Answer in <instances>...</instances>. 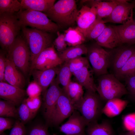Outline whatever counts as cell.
I'll list each match as a JSON object with an SVG mask.
<instances>
[{"mask_svg": "<svg viewBox=\"0 0 135 135\" xmlns=\"http://www.w3.org/2000/svg\"><path fill=\"white\" fill-rule=\"evenodd\" d=\"M78 11L75 0H59L44 13L59 26H66L74 24Z\"/></svg>", "mask_w": 135, "mask_h": 135, "instance_id": "6da1fadb", "label": "cell"}, {"mask_svg": "<svg viewBox=\"0 0 135 135\" xmlns=\"http://www.w3.org/2000/svg\"><path fill=\"white\" fill-rule=\"evenodd\" d=\"M16 14L22 27L30 26L51 33L57 32L59 28L58 25L44 12L21 10Z\"/></svg>", "mask_w": 135, "mask_h": 135, "instance_id": "7a4b0ae2", "label": "cell"}, {"mask_svg": "<svg viewBox=\"0 0 135 135\" xmlns=\"http://www.w3.org/2000/svg\"><path fill=\"white\" fill-rule=\"evenodd\" d=\"M22 36L27 43L31 53V64L43 50L53 45L51 33L34 28L22 27Z\"/></svg>", "mask_w": 135, "mask_h": 135, "instance_id": "3957f363", "label": "cell"}, {"mask_svg": "<svg viewBox=\"0 0 135 135\" xmlns=\"http://www.w3.org/2000/svg\"><path fill=\"white\" fill-rule=\"evenodd\" d=\"M22 28L16 13L0 15V44L2 50L8 51L19 35Z\"/></svg>", "mask_w": 135, "mask_h": 135, "instance_id": "277c9868", "label": "cell"}, {"mask_svg": "<svg viewBox=\"0 0 135 135\" xmlns=\"http://www.w3.org/2000/svg\"><path fill=\"white\" fill-rule=\"evenodd\" d=\"M96 90L102 100L120 98L128 94L125 86L112 74L100 75L98 78Z\"/></svg>", "mask_w": 135, "mask_h": 135, "instance_id": "5b68a950", "label": "cell"}, {"mask_svg": "<svg viewBox=\"0 0 135 135\" xmlns=\"http://www.w3.org/2000/svg\"><path fill=\"white\" fill-rule=\"evenodd\" d=\"M7 58L25 75L30 70L31 53L28 45L22 36L18 35L7 52Z\"/></svg>", "mask_w": 135, "mask_h": 135, "instance_id": "8992f818", "label": "cell"}, {"mask_svg": "<svg viewBox=\"0 0 135 135\" xmlns=\"http://www.w3.org/2000/svg\"><path fill=\"white\" fill-rule=\"evenodd\" d=\"M101 99L96 92L86 91L81 100L74 106L85 120L87 126L97 122L102 113Z\"/></svg>", "mask_w": 135, "mask_h": 135, "instance_id": "52a82bcc", "label": "cell"}, {"mask_svg": "<svg viewBox=\"0 0 135 135\" xmlns=\"http://www.w3.org/2000/svg\"><path fill=\"white\" fill-rule=\"evenodd\" d=\"M88 49L87 58L95 75L99 76L108 74L109 52L106 51L96 43L88 47Z\"/></svg>", "mask_w": 135, "mask_h": 135, "instance_id": "ba28073f", "label": "cell"}, {"mask_svg": "<svg viewBox=\"0 0 135 135\" xmlns=\"http://www.w3.org/2000/svg\"><path fill=\"white\" fill-rule=\"evenodd\" d=\"M56 78L43 94V101L42 104L44 116L46 124L51 125L52 114L57 101L62 90Z\"/></svg>", "mask_w": 135, "mask_h": 135, "instance_id": "9c48e42d", "label": "cell"}, {"mask_svg": "<svg viewBox=\"0 0 135 135\" xmlns=\"http://www.w3.org/2000/svg\"><path fill=\"white\" fill-rule=\"evenodd\" d=\"M64 62L56 52L54 45L46 48L37 56L31 64L30 71L44 70L58 67Z\"/></svg>", "mask_w": 135, "mask_h": 135, "instance_id": "30bf717a", "label": "cell"}, {"mask_svg": "<svg viewBox=\"0 0 135 135\" xmlns=\"http://www.w3.org/2000/svg\"><path fill=\"white\" fill-rule=\"evenodd\" d=\"M75 110L74 105L62 88L52 114L51 125H59L69 117Z\"/></svg>", "mask_w": 135, "mask_h": 135, "instance_id": "8fae6325", "label": "cell"}, {"mask_svg": "<svg viewBox=\"0 0 135 135\" xmlns=\"http://www.w3.org/2000/svg\"><path fill=\"white\" fill-rule=\"evenodd\" d=\"M135 52V47L132 45L127 44H123L109 52V67L111 68L114 75L122 68Z\"/></svg>", "mask_w": 135, "mask_h": 135, "instance_id": "7c38bea8", "label": "cell"}, {"mask_svg": "<svg viewBox=\"0 0 135 135\" xmlns=\"http://www.w3.org/2000/svg\"><path fill=\"white\" fill-rule=\"evenodd\" d=\"M86 124L80 112L75 110L68 120L59 128L60 131L66 135H86Z\"/></svg>", "mask_w": 135, "mask_h": 135, "instance_id": "4fadbf2b", "label": "cell"}, {"mask_svg": "<svg viewBox=\"0 0 135 135\" xmlns=\"http://www.w3.org/2000/svg\"><path fill=\"white\" fill-rule=\"evenodd\" d=\"M134 8L132 2H129L128 0H119L110 14L103 19V21L105 23L110 22L124 24L129 19L131 10Z\"/></svg>", "mask_w": 135, "mask_h": 135, "instance_id": "5bb4252c", "label": "cell"}, {"mask_svg": "<svg viewBox=\"0 0 135 135\" xmlns=\"http://www.w3.org/2000/svg\"><path fill=\"white\" fill-rule=\"evenodd\" d=\"M133 9L131 10L129 18L126 23L118 25H110L123 44H135V22L133 18Z\"/></svg>", "mask_w": 135, "mask_h": 135, "instance_id": "9a60e30c", "label": "cell"}, {"mask_svg": "<svg viewBox=\"0 0 135 135\" xmlns=\"http://www.w3.org/2000/svg\"><path fill=\"white\" fill-rule=\"evenodd\" d=\"M26 92L23 89L4 82H0V97L16 106L20 104L25 99Z\"/></svg>", "mask_w": 135, "mask_h": 135, "instance_id": "2e32d148", "label": "cell"}, {"mask_svg": "<svg viewBox=\"0 0 135 135\" xmlns=\"http://www.w3.org/2000/svg\"><path fill=\"white\" fill-rule=\"evenodd\" d=\"M96 18V10L93 6L90 7L86 5H83L78 10L76 19L77 27L85 37L87 30Z\"/></svg>", "mask_w": 135, "mask_h": 135, "instance_id": "e0dca14e", "label": "cell"}, {"mask_svg": "<svg viewBox=\"0 0 135 135\" xmlns=\"http://www.w3.org/2000/svg\"><path fill=\"white\" fill-rule=\"evenodd\" d=\"M95 40L102 47L111 49L122 44L114 29L110 26H106L102 33Z\"/></svg>", "mask_w": 135, "mask_h": 135, "instance_id": "ac0fdd59", "label": "cell"}, {"mask_svg": "<svg viewBox=\"0 0 135 135\" xmlns=\"http://www.w3.org/2000/svg\"><path fill=\"white\" fill-rule=\"evenodd\" d=\"M4 78L6 82L12 85L23 89L25 86V80L24 76L18 71L14 65L7 58Z\"/></svg>", "mask_w": 135, "mask_h": 135, "instance_id": "d6986e66", "label": "cell"}, {"mask_svg": "<svg viewBox=\"0 0 135 135\" xmlns=\"http://www.w3.org/2000/svg\"><path fill=\"white\" fill-rule=\"evenodd\" d=\"M59 68L58 67L44 70H34L33 74L35 81L41 87L44 94L55 79Z\"/></svg>", "mask_w": 135, "mask_h": 135, "instance_id": "ffe728a7", "label": "cell"}, {"mask_svg": "<svg viewBox=\"0 0 135 135\" xmlns=\"http://www.w3.org/2000/svg\"><path fill=\"white\" fill-rule=\"evenodd\" d=\"M90 67V65L85 66L72 74L75 76L77 82L84 87L86 91L96 92V86Z\"/></svg>", "mask_w": 135, "mask_h": 135, "instance_id": "44dd1931", "label": "cell"}, {"mask_svg": "<svg viewBox=\"0 0 135 135\" xmlns=\"http://www.w3.org/2000/svg\"><path fill=\"white\" fill-rule=\"evenodd\" d=\"M119 0L102 1L100 0H87L91 7H94L96 10V18L103 20L107 18L118 4Z\"/></svg>", "mask_w": 135, "mask_h": 135, "instance_id": "7402d4cb", "label": "cell"}, {"mask_svg": "<svg viewBox=\"0 0 135 135\" xmlns=\"http://www.w3.org/2000/svg\"><path fill=\"white\" fill-rule=\"evenodd\" d=\"M128 103L127 100L120 98L109 100L103 107L102 113L108 117H114L119 115L125 108Z\"/></svg>", "mask_w": 135, "mask_h": 135, "instance_id": "603a6c76", "label": "cell"}, {"mask_svg": "<svg viewBox=\"0 0 135 135\" xmlns=\"http://www.w3.org/2000/svg\"><path fill=\"white\" fill-rule=\"evenodd\" d=\"M55 0H21L22 10L37 11L44 13L54 5Z\"/></svg>", "mask_w": 135, "mask_h": 135, "instance_id": "cb8c5ba5", "label": "cell"}, {"mask_svg": "<svg viewBox=\"0 0 135 135\" xmlns=\"http://www.w3.org/2000/svg\"><path fill=\"white\" fill-rule=\"evenodd\" d=\"M88 47L82 44L74 46H69L64 50L58 52V54L63 62H67L87 54Z\"/></svg>", "mask_w": 135, "mask_h": 135, "instance_id": "d4e9b609", "label": "cell"}, {"mask_svg": "<svg viewBox=\"0 0 135 135\" xmlns=\"http://www.w3.org/2000/svg\"><path fill=\"white\" fill-rule=\"evenodd\" d=\"M86 135H113L114 132L109 122L104 120L100 123L98 121L87 126Z\"/></svg>", "mask_w": 135, "mask_h": 135, "instance_id": "484cf974", "label": "cell"}, {"mask_svg": "<svg viewBox=\"0 0 135 135\" xmlns=\"http://www.w3.org/2000/svg\"><path fill=\"white\" fill-rule=\"evenodd\" d=\"M64 34L65 40L69 46L83 44L85 41L84 34L77 27H69L64 31Z\"/></svg>", "mask_w": 135, "mask_h": 135, "instance_id": "4316f807", "label": "cell"}, {"mask_svg": "<svg viewBox=\"0 0 135 135\" xmlns=\"http://www.w3.org/2000/svg\"><path fill=\"white\" fill-rule=\"evenodd\" d=\"M83 86L77 82L71 81L68 86L66 92L74 105L78 104L84 96Z\"/></svg>", "mask_w": 135, "mask_h": 135, "instance_id": "83f0119b", "label": "cell"}, {"mask_svg": "<svg viewBox=\"0 0 135 135\" xmlns=\"http://www.w3.org/2000/svg\"><path fill=\"white\" fill-rule=\"evenodd\" d=\"M72 74L67 62H64L59 68L57 76L55 78L58 83L62 86V88L65 91L71 81Z\"/></svg>", "mask_w": 135, "mask_h": 135, "instance_id": "f1b7e54d", "label": "cell"}, {"mask_svg": "<svg viewBox=\"0 0 135 135\" xmlns=\"http://www.w3.org/2000/svg\"><path fill=\"white\" fill-rule=\"evenodd\" d=\"M106 26L103 20L96 18L87 30L86 39L95 40L102 33Z\"/></svg>", "mask_w": 135, "mask_h": 135, "instance_id": "f546056e", "label": "cell"}, {"mask_svg": "<svg viewBox=\"0 0 135 135\" xmlns=\"http://www.w3.org/2000/svg\"><path fill=\"white\" fill-rule=\"evenodd\" d=\"M22 10L20 2L17 0H0V15L4 13H16Z\"/></svg>", "mask_w": 135, "mask_h": 135, "instance_id": "4dcf8cb0", "label": "cell"}, {"mask_svg": "<svg viewBox=\"0 0 135 135\" xmlns=\"http://www.w3.org/2000/svg\"><path fill=\"white\" fill-rule=\"evenodd\" d=\"M135 71V52L114 75L118 79L125 78Z\"/></svg>", "mask_w": 135, "mask_h": 135, "instance_id": "1f68e13d", "label": "cell"}, {"mask_svg": "<svg viewBox=\"0 0 135 135\" xmlns=\"http://www.w3.org/2000/svg\"><path fill=\"white\" fill-rule=\"evenodd\" d=\"M12 103L5 100L0 101V116L5 117H18L17 110Z\"/></svg>", "mask_w": 135, "mask_h": 135, "instance_id": "d6a6232c", "label": "cell"}, {"mask_svg": "<svg viewBox=\"0 0 135 135\" xmlns=\"http://www.w3.org/2000/svg\"><path fill=\"white\" fill-rule=\"evenodd\" d=\"M17 110L18 117L19 120L24 124L34 118L26 104L25 98Z\"/></svg>", "mask_w": 135, "mask_h": 135, "instance_id": "836d02e7", "label": "cell"}, {"mask_svg": "<svg viewBox=\"0 0 135 135\" xmlns=\"http://www.w3.org/2000/svg\"><path fill=\"white\" fill-rule=\"evenodd\" d=\"M67 62L72 74L85 66L90 65L88 58L82 56Z\"/></svg>", "mask_w": 135, "mask_h": 135, "instance_id": "e575fe53", "label": "cell"}, {"mask_svg": "<svg viewBox=\"0 0 135 135\" xmlns=\"http://www.w3.org/2000/svg\"><path fill=\"white\" fill-rule=\"evenodd\" d=\"M48 126L46 124H36L26 129V135H50L48 132Z\"/></svg>", "mask_w": 135, "mask_h": 135, "instance_id": "d590c367", "label": "cell"}, {"mask_svg": "<svg viewBox=\"0 0 135 135\" xmlns=\"http://www.w3.org/2000/svg\"><path fill=\"white\" fill-rule=\"evenodd\" d=\"M26 104L34 117L42 104L40 96L25 99Z\"/></svg>", "mask_w": 135, "mask_h": 135, "instance_id": "8d00e7d4", "label": "cell"}, {"mask_svg": "<svg viewBox=\"0 0 135 135\" xmlns=\"http://www.w3.org/2000/svg\"><path fill=\"white\" fill-rule=\"evenodd\" d=\"M26 92L29 97H35L40 96L41 93H42V90L39 85L34 81L29 84Z\"/></svg>", "mask_w": 135, "mask_h": 135, "instance_id": "74e56055", "label": "cell"}, {"mask_svg": "<svg viewBox=\"0 0 135 135\" xmlns=\"http://www.w3.org/2000/svg\"><path fill=\"white\" fill-rule=\"evenodd\" d=\"M128 94L135 99V72L124 78Z\"/></svg>", "mask_w": 135, "mask_h": 135, "instance_id": "f35d334b", "label": "cell"}, {"mask_svg": "<svg viewBox=\"0 0 135 135\" xmlns=\"http://www.w3.org/2000/svg\"><path fill=\"white\" fill-rule=\"evenodd\" d=\"M26 129L24 124L20 120L14 122L8 135H26Z\"/></svg>", "mask_w": 135, "mask_h": 135, "instance_id": "ab89813d", "label": "cell"}, {"mask_svg": "<svg viewBox=\"0 0 135 135\" xmlns=\"http://www.w3.org/2000/svg\"><path fill=\"white\" fill-rule=\"evenodd\" d=\"M58 36L53 42L58 52L62 51L67 47V45L64 40V34H60L58 32H57Z\"/></svg>", "mask_w": 135, "mask_h": 135, "instance_id": "60d3db41", "label": "cell"}, {"mask_svg": "<svg viewBox=\"0 0 135 135\" xmlns=\"http://www.w3.org/2000/svg\"><path fill=\"white\" fill-rule=\"evenodd\" d=\"M7 52L3 50H0V81L6 82L4 78Z\"/></svg>", "mask_w": 135, "mask_h": 135, "instance_id": "b9f144b4", "label": "cell"}, {"mask_svg": "<svg viewBox=\"0 0 135 135\" xmlns=\"http://www.w3.org/2000/svg\"><path fill=\"white\" fill-rule=\"evenodd\" d=\"M14 122L10 118L8 117H0V134L6 130L11 129Z\"/></svg>", "mask_w": 135, "mask_h": 135, "instance_id": "7bdbcfd3", "label": "cell"}, {"mask_svg": "<svg viewBox=\"0 0 135 135\" xmlns=\"http://www.w3.org/2000/svg\"><path fill=\"white\" fill-rule=\"evenodd\" d=\"M123 122L125 128L130 130L135 127V114H131L125 116Z\"/></svg>", "mask_w": 135, "mask_h": 135, "instance_id": "ee69618b", "label": "cell"}, {"mask_svg": "<svg viewBox=\"0 0 135 135\" xmlns=\"http://www.w3.org/2000/svg\"><path fill=\"white\" fill-rule=\"evenodd\" d=\"M134 134H135V127L132 129L123 134V135H132Z\"/></svg>", "mask_w": 135, "mask_h": 135, "instance_id": "f6af8a7d", "label": "cell"}, {"mask_svg": "<svg viewBox=\"0 0 135 135\" xmlns=\"http://www.w3.org/2000/svg\"><path fill=\"white\" fill-rule=\"evenodd\" d=\"M0 135H8L6 134L4 132H3L1 134H0Z\"/></svg>", "mask_w": 135, "mask_h": 135, "instance_id": "bcb514c9", "label": "cell"}, {"mask_svg": "<svg viewBox=\"0 0 135 135\" xmlns=\"http://www.w3.org/2000/svg\"><path fill=\"white\" fill-rule=\"evenodd\" d=\"M134 4V7H135V0H134L132 2Z\"/></svg>", "mask_w": 135, "mask_h": 135, "instance_id": "7dc6e473", "label": "cell"}, {"mask_svg": "<svg viewBox=\"0 0 135 135\" xmlns=\"http://www.w3.org/2000/svg\"><path fill=\"white\" fill-rule=\"evenodd\" d=\"M57 135L56 134H51V135ZM65 135H66V134Z\"/></svg>", "mask_w": 135, "mask_h": 135, "instance_id": "c3c4849f", "label": "cell"}, {"mask_svg": "<svg viewBox=\"0 0 135 135\" xmlns=\"http://www.w3.org/2000/svg\"><path fill=\"white\" fill-rule=\"evenodd\" d=\"M119 135H123V134H120Z\"/></svg>", "mask_w": 135, "mask_h": 135, "instance_id": "681fc988", "label": "cell"}, {"mask_svg": "<svg viewBox=\"0 0 135 135\" xmlns=\"http://www.w3.org/2000/svg\"><path fill=\"white\" fill-rule=\"evenodd\" d=\"M132 135H135V134H132Z\"/></svg>", "mask_w": 135, "mask_h": 135, "instance_id": "f907efd6", "label": "cell"}, {"mask_svg": "<svg viewBox=\"0 0 135 135\" xmlns=\"http://www.w3.org/2000/svg\"></svg>", "mask_w": 135, "mask_h": 135, "instance_id": "816d5d0a", "label": "cell"}]
</instances>
